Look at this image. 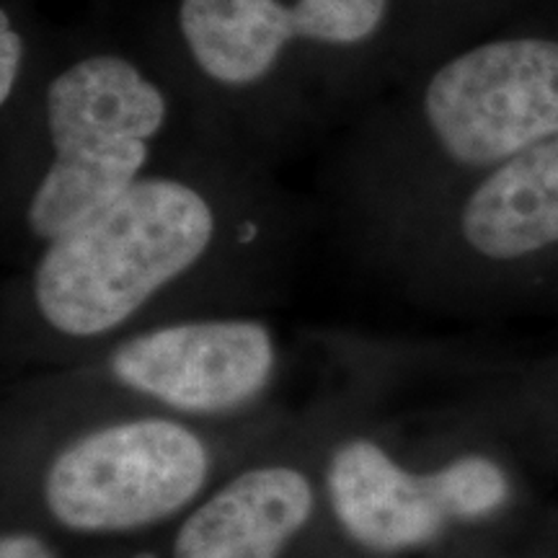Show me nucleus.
<instances>
[{
  "label": "nucleus",
  "mask_w": 558,
  "mask_h": 558,
  "mask_svg": "<svg viewBox=\"0 0 558 558\" xmlns=\"http://www.w3.org/2000/svg\"><path fill=\"white\" fill-rule=\"evenodd\" d=\"M305 228V207L277 169L220 135L194 140L9 271L0 290L5 380L73 365L169 320L271 313Z\"/></svg>",
  "instance_id": "f257e3e1"
},
{
  "label": "nucleus",
  "mask_w": 558,
  "mask_h": 558,
  "mask_svg": "<svg viewBox=\"0 0 558 558\" xmlns=\"http://www.w3.org/2000/svg\"><path fill=\"white\" fill-rule=\"evenodd\" d=\"M401 0H166L150 45L209 128L269 169L399 83Z\"/></svg>",
  "instance_id": "f03ea898"
},
{
  "label": "nucleus",
  "mask_w": 558,
  "mask_h": 558,
  "mask_svg": "<svg viewBox=\"0 0 558 558\" xmlns=\"http://www.w3.org/2000/svg\"><path fill=\"white\" fill-rule=\"evenodd\" d=\"M303 403L243 424L3 386L0 514L39 522L75 550L160 541Z\"/></svg>",
  "instance_id": "7ed1b4c3"
},
{
  "label": "nucleus",
  "mask_w": 558,
  "mask_h": 558,
  "mask_svg": "<svg viewBox=\"0 0 558 558\" xmlns=\"http://www.w3.org/2000/svg\"><path fill=\"white\" fill-rule=\"evenodd\" d=\"M554 137L558 39L476 41L396 83L333 137L326 205L354 254L448 197L456 177L469 184Z\"/></svg>",
  "instance_id": "20e7f679"
},
{
  "label": "nucleus",
  "mask_w": 558,
  "mask_h": 558,
  "mask_svg": "<svg viewBox=\"0 0 558 558\" xmlns=\"http://www.w3.org/2000/svg\"><path fill=\"white\" fill-rule=\"evenodd\" d=\"M205 135L218 132L148 39H58L32 107L0 135L5 269H19Z\"/></svg>",
  "instance_id": "39448f33"
},
{
  "label": "nucleus",
  "mask_w": 558,
  "mask_h": 558,
  "mask_svg": "<svg viewBox=\"0 0 558 558\" xmlns=\"http://www.w3.org/2000/svg\"><path fill=\"white\" fill-rule=\"evenodd\" d=\"M313 337L329 369L316 390L320 492L344 558H437L505 518L518 492L505 460L416 432L362 333Z\"/></svg>",
  "instance_id": "423d86ee"
},
{
  "label": "nucleus",
  "mask_w": 558,
  "mask_h": 558,
  "mask_svg": "<svg viewBox=\"0 0 558 558\" xmlns=\"http://www.w3.org/2000/svg\"><path fill=\"white\" fill-rule=\"evenodd\" d=\"M300 349L271 313H209L111 341L73 365L9 378L37 396L143 407L207 424H243L295 407Z\"/></svg>",
  "instance_id": "0eeeda50"
},
{
  "label": "nucleus",
  "mask_w": 558,
  "mask_h": 558,
  "mask_svg": "<svg viewBox=\"0 0 558 558\" xmlns=\"http://www.w3.org/2000/svg\"><path fill=\"white\" fill-rule=\"evenodd\" d=\"M556 248L558 137L469 181L354 256L399 295L456 259L520 267Z\"/></svg>",
  "instance_id": "6e6552de"
},
{
  "label": "nucleus",
  "mask_w": 558,
  "mask_h": 558,
  "mask_svg": "<svg viewBox=\"0 0 558 558\" xmlns=\"http://www.w3.org/2000/svg\"><path fill=\"white\" fill-rule=\"evenodd\" d=\"M316 393L160 538L166 558H344L318 471Z\"/></svg>",
  "instance_id": "1a4fd4ad"
},
{
  "label": "nucleus",
  "mask_w": 558,
  "mask_h": 558,
  "mask_svg": "<svg viewBox=\"0 0 558 558\" xmlns=\"http://www.w3.org/2000/svg\"><path fill=\"white\" fill-rule=\"evenodd\" d=\"M58 39L21 0L0 3V135L16 128L45 81Z\"/></svg>",
  "instance_id": "9d476101"
},
{
  "label": "nucleus",
  "mask_w": 558,
  "mask_h": 558,
  "mask_svg": "<svg viewBox=\"0 0 558 558\" xmlns=\"http://www.w3.org/2000/svg\"><path fill=\"white\" fill-rule=\"evenodd\" d=\"M463 3L469 0H401L399 83L442 54L452 11Z\"/></svg>",
  "instance_id": "9b49d317"
},
{
  "label": "nucleus",
  "mask_w": 558,
  "mask_h": 558,
  "mask_svg": "<svg viewBox=\"0 0 558 558\" xmlns=\"http://www.w3.org/2000/svg\"><path fill=\"white\" fill-rule=\"evenodd\" d=\"M0 558H75V548L39 522L0 514Z\"/></svg>",
  "instance_id": "f8f14e48"
},
{
  "label": "nucleus",
  "mask_w": 558,
  "mask_h": 558,
  "mask_svg": "<svg viewBox=\"0 0 558 558\" xmlns=\"http://www.w3.org/2000/svg\"><path fill=\"white\" fill-rule=\"evenodd\" d=\"M75 558H166L158 541L150 543H117V546L78 548Z\"/></svg>",
  "instance_id": "ddd939ff"
}]
</instances>
